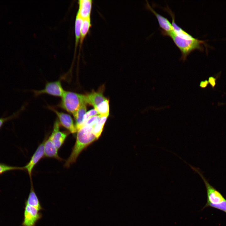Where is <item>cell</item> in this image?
<instances>
[{
  "label": "cell",
  "instance_id": "obj_20",
  "mask_svg": "<svg viewBox=\"0 0 226 226\" xmlns=\"http://www.w3.org/2000/svg\"><path fill=\"white\" fill-rule=\"evenodd\" d=\"M16 170H24L23 167L12 166L0 163V175L7 172Z\"/></svg>",
  "mask_w": 226,
  "mask_h": 226
},
{
  "label": "cell",
  "instance_id": "obj_12",
  "mask_svg": "<svg viewBox=\"0 0 226 226\" xmlns=\"http://www.w3.org/2000/svg\"><path fill=\"white\" fill-rule=\"evenodd\" d=\"M44 156L54 158L59 160H62L58 154V149L49 137L44 141Z\"/></svg>",
  "mask_w": 226,
  "mask_h": 226
},
{
  "label": "cell",
  "instance_id": "obj_8",
  "mask_svg": "<svg viewBox=\"0 0 226 226\" xmlns=\"http://www.w3.org/2000/svg\"><path fill=\"white\" fill-rule=\"evenodd\" d=\"M59 126V121L56 120L52 132L49 137L58 149L62 146L68 135V133L60 131Z\"/></svg>",
  "mask_w": 226,
  "mask_h": 226
},
{
  "label": "cell",
  "instance_id": "obj_10",
  "mask_svg": "<svg viewBox=\"0 0 226 226\" xmlns=\"http://www.w3.org/2000/svg\"><path fill=\"white\" fill-rule=\"evenodd\" d=\"M52 110L57 116L59 122L64 127L67 129L71 133L74 134L77 131L72 117L68 114L60 112L53 109Z\"/></svg>",
  "mask_w": 226,
  "mask_h": 226
},
{
  "label": "cell",
  "instance_id": "obj_6",
  "mask_svg": "<svg viewBox=\"0 0 226 226\" xmlns=\"http://www.w3.org/2000/svg\"><path fill=\"white\" fill-rule=\"evenodd\" d=\"M147 8L156 17L161 29V33L163 35L171 37L175 34L172 24L166 18L156 12L147 2Z\"/></svg>",
  "mask_w": 226,
  "mask_h": 226
},
{
  "label": "cell",
  "instance_id": "obj_1",
  "mask_svg": "<svg viewBox=\"0 0 226 226\" xmlns=\"http://www.w3.org/2000/svg\"><path fill=\"white\" fill-rule=\"evenodd\" d=\"M93 128L91 126H83L77 131L76 142L70 156L66 161L65 167L68 168L75 162L81 152L97 139L93 132Z\"/></svg>",
  "mask_w": 226,
  "mask_h": 226
},
{
  "label": "cell",
  "instance_id": "obj_22",
  "mask_svg": "<svg viewBox=\"0 0 226 226\" xmlns=\"http://www.w3.org/2000/svg\"><path fill=\"white\" fill-rule=\"evenodd\" d=\"M20 111H19L16 112L14 113L12 115L8 116L0 117V129L5 123L17 118Z\"/></svg>",
  "mask_w": 226,
  "mask_h": 226
},
{
  "label": "cell",
  "instance_id": "obj_23",
  "mask_svg": "<svg viewBox=\"0 0 226 226\" xmlns=\"http://www.w3.org/2000/svg\"><path fill=\"white\" fill-rule=\"evenodd\" d=\"M97 115H99L97 111L94 109L89 110L86 112L83 118L82 127L90 118Z\"/></svg>",
  "mask_w": 226,
  "mask_h": 226
},
{
  "label": "cell",
  "instance_id": "obj_18",
  "mask_svg": "<svg viewBox=\"0 0 226 226\" xmlns=\"http://www.w3.org/2000/svg\"><path fill=\"white\" fill-rule=\"evenodd\" d=\"M91 26V18L83 19L81 30L80 43L81 44Z\"/></svg>",
  "mask_w": 226,
  "mask_h": 226
},
{
  "label": "cell",
  "instance_id": "obj_9",
  "mask_svg": "<svg viewBox=\"0 0 226 226\" xmlns=\"http://www.w3.org/2000/svg\"><path fill=\"white\" fill-rule=\"evenodd\" d=\"M44 141L38 146L29 162L25 166L23 167L24 170L27 171L30 176V180H32V171L33 168L44 156Z\"/></svg>",
  "mask_w": 226,
  "mask_h": 226
},
{
  "label": "cell",
  "instance_id": "obj_2",
  "mask_svg": "<svg viewBox=\"0 0 226 226\" xmlns=\"http://www.w3.org/2000/svg\"><path fill=\"white\" fill-rule=\"evenodd\" d=\"M170 38L181 53V59L185 61L187 56L192 52L196 50L201 51H203L202 45L205 41L195 38L193 40H187L180 38L175 34Z\"/></svg>",
  "mask_w": 226,
  "mask_h": 226
},
{
  "label": "cell",
  "instance_id": "obj_16",
  "mask_svg": "<svg viewBox=\"0 0 226 226\" xmlns=\"http://www.w3.org/2000/svg\"><path fill=\"white\" fill-rule=\"evenodd\" d=\"M107 116H101L93 128V132L97 139L100 136L107 119Z\"/></svg>",
  "mask_w": 226,
  "mask_h": 226
},
{
  "label": "cell",
  "instance_id": "obj_3",
  "mask_svg": "<svg viewBox=\"0 0 226 226\" xmlns=\"http://www.w3.org/2000/svg\"><path fill=\"white\" fill-rule=\"evenodd\" d=\"M62 98L61 106L73 115L82 102H86L85 95L70 91H65Z\"/></svg>",
  "mask_w": 226,
  "mask_h": 226
},
{
  "label": "cell",
  "instance_id": "obj_25",
  "mask_svg": "<svg viewBox=\"0 0 226 226\" xmlns=\"http://www.w3.org/2000/svg\"><path fill=\"white\" fill-rule=\"evenodd\" d=\"M216 78L212 77H210L208 78V83H209L213 88L216 85Z\"/></svg>",
  "mask_w": 226,
  "mask_h": 226
},
{
  "label": "cell",
  "instance_id": "obj_21",
  "mask_svg": "<svg viewBox=\"0 0 226 226\" xmlns=\"http://www.w3.org/2000/svg\"><path fill=\"white\" fill-rule=\"evenodd\" d=\"M209 207L215 208L226 213V200L217 204H206L202 210Z\"/></svg>",
  "mask_w": 226,
  "mask_h": 226
},
{
  "label": "cell",
  "instance_id": "obj_7",
  "mask_svg": "<svg viewBox=\"0 0 226 226\" xmlns=\"http://www.w3.org/2000/svg\"><path fill=\"white\" fill-rule=\"evenodd\" d=\"M65 91L62 86L60 81L58 80L47 83L44 89L40 90L35 91V93L36 95L46 94L62 97Z\"/></svg>",
  "mask_w": 226,
  "mask_h": 226
},
{
  "label": "cell",
  "instance_id": "obj_13",
  "mask_svg": "<svg viewBox=\"0 0 226 226\" xmlns=\"http://www.w3.org/2000/svg\"><path fill=\"white\" fill-rule=\"evenodd\" d=\"M106 99L103 96L102 92L101 91L93 92L85 95L86 103L92 105L94 108Z\"/></svg>",
  "mask_w": 226,
  "mask_h": 226
},
{
  "label": "cell",
  "instance_id": "obj_15",
  "mask_svg": "<svg viewBox=\"0 0 226 226\" xmlns=\"http://www.w3.org/2000/svg\"><path fill=\"white\" fill-rule=\"evenodd\" d=\"M87 104L85 102H82L78 110L73 115L77 131L82 127L83 118L87 111Z\"/></svg>",
  "mask_w": 226,
  "mask_h": 226
},
{
  "label": "cell",
  "instance_id": "obj_5",
  "mask_svg": "<svg viewBox=\"0 0 226 226\" xmlns=\"http://www.w3.org/2000/svg\"><path fill=\"white\" fill-rule=\"evenodd\" d=\"M40 211L34 206L25 204L22 226H35L42 217Z\"/></svg>",
  "mask_w": 226,
  "mask_h": 226
},
{
  "label": "cell",
  "instance_id": "obj_17",
  "mask_svg": "<svg viewBox=\"0 0 226 226\" xmlns=\"http://www.w3.org/2000/svg\"><path fill=\"white\" fill-rule=\"evenodd\" d=\"M83 19L77 13L75 22V47L76 49L77 46L80 41L81 37V30L83 22Z\"/></svg>",
  "mask_w": 226,
  "mask_h": 226
},
{
  "label": "cell",
  "instance_id": "obj_4",
  "mask_svg": "<svg viewBox=\"0 0 226 226\" xmlns=\"http://www.w3.org/2000/svg\"><path fill=\"white\" fill-rule=\"evenodd\" d=\"M188 165L193 170L200 175L204 183L207 196V201L206 204H217L225 200L222 194L210 184L199 168L193 167L189 164Z\"/></svg>",
  "mask_w": 226,
  "mask_h": 226
},
{
  "label": "cell",
  "instance_id": "obj_11",
  "mask_svg": "<svg viewBox=\"0 0 226 226\" xmlns=\"http://www.w3.org/2000/svg\"><path fill=\"white\" fill-rule=\"evenodd\" d=\"M93 1L92 0H79V8L77 13L83 19L90 18Z\"/></svg>",
  "mask_w": 226,
  "mask_h": 226
},
{
  "label": "cell",
  "instance_id": "obj_24",
  "mask_svg": "<svg viewBox=\"0 0 226 226\" xmlns=\"http://www.w3.org/2000/svg\"><path fill=\"white\" fill-rule=\"evenodd\" d=\"M100 117V115H97L91 117L88 120L83 126H89L93 127Z\"/></svg>",
  "mask_w": 226,
  "mask_h": 226
},
{
  "label": "cell",
  "instance_id": "obj_14",
  "mask_svg": "<svg viewBox=\"0 0 226 226\" xmlns=\"http://www.w3.org/2000/svg\"><path fill=\"white\" fill-rule=\"evenodd\" d=\"M30 181V188L28 198L25 202V204L34 206L40 210H43L40 201L36 195L33 186L32 180Z\"/></svg>",
  "mask_w": 226,
  "mask_h": 226
},
{
  "label": "cell",
  "instance_id": "obj_26",
  "mask_svg": "<svg viewBox=\"0 0 226 226\" xmlns=\"http://www.w3.org/2000/svg\"><path fill=\"white\" fill-rule=\"evenodd\" d=\"M208 84V81L207 80L202 81L200 82V86L202 88H205L207 86Z\"/></svg>",
  "mask_w": 226,
  "mask_h": 226
},
{
  "label": "cell",
  "instance_id": "obj_19",
  "mask_svg": "<svg viewBox=\"0 0 226 226\" xmlns=\"http://www.w3.org/2000/svg\"><path fill=\"white\" fill-rule=\"evenodd\" d=\"M101 116H107L109 115V101L107 99L94 108Z\"/></svg>",
  "mask_w": 226,
  "mask_h": 226
}]
</instances>
